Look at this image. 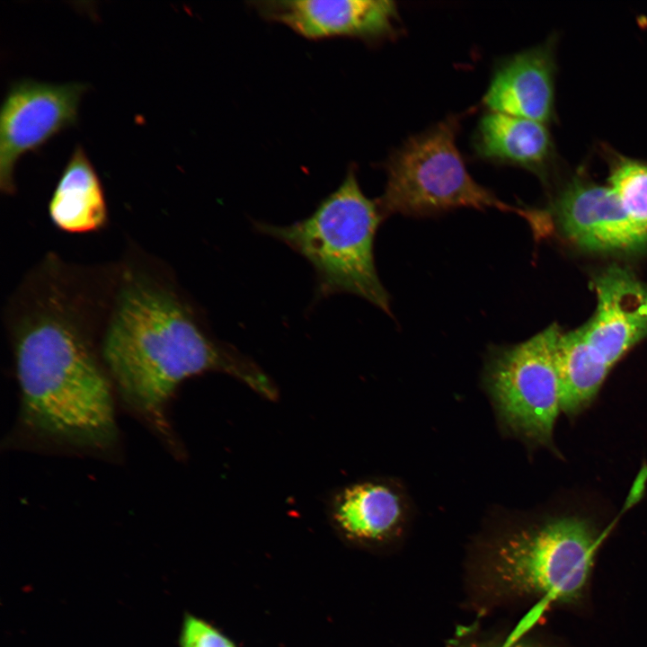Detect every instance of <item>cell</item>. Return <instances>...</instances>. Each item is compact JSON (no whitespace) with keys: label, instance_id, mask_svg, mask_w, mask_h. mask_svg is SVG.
<instances>
[{"label":"cell","instance_id":"obj_6","mask_svg":"<svg viewBox=\"0 0 647 647\" xmlns=\"http://www.w3.org/2000/svg\"><path fill=\"white\" fill-rule=\"evenodd\" d=\"M562 331L556 324L528 340L496 349L485 368V383L502 422L516 434L553 446L561 412L556 346Z\"/></svg>","mask_w":647,"mask_h":647},{"label":"cell","instance_id":"obj_17","mask_svg":"<svg viewBox=\"0 0 647 647\" xmlns=\"http://www.w3.org/2000/svg\"><path fill=\"white\" fill-rule=\"evenodd\" d=\"M180 647H237L221 630L203 618L187 615L182 622Z\"/></svg>","mask_w":647,"mask_h":647},{"label":"cell","instance_id":"obj_12","mask_svg":"<svg viewBox=\"0 0 647 647\" xmlns=\"http://www.w3.org/2000/svg\"><path fill=\"white\" fill-rule=\"evenodd\" d=\"M473 146L479 158L526 169L544 182L557 160L546 124L490 111L477 124Z\"/></svg>","mask_w":647,"mask_h":647},{"label":"cell","instance_id":"obj_15","mask_svg":"<svg viewBox=\"0 0 647 647\" xmlns=\"http://www.w3.org/2000/svg\"><path fill=\"white\" fill-rule=\"evenodd\" d=\"M555 363L561 412L576 415L595 399L610 368L595 355L581 328L562 333L556 346Z\"/></svg>","mask_w":647,"mask_h":647},{"label":"cell","instance_id":"obj_9","mask_svg":"<svg viewBox=\"0 0 647 647\" xmlns=\"http://www.w3.org/2000/svg\"><path fill=\"white\" fill-rule=\"evenodd\" d=\"M266 19L307 39L395 36L399 13L390 0H285L254 3Z\"/></svg>","mask_w":647,"mask_h":647},{"label":"cell","instance_id":"obj_16","mask_svg":"<svg viewBox=\"0 0 647 647\" xmlns=\"http://www.w3.org/2000/svg\"><path fill=\"white\" fill-rule=\"evenodd\" d=\"M608 185L635 224L647 234V161L604 149Z\"/></svg>","mask_w":647,"mask_h":647},{"label":"cell","instance_id":"obj_5","mask_svg":"<svg viewBox=\"0 0 647 647\" xmlns=\"http://www.w3.org/2000/svg\"><path fill=\"white\" fill-rule=\"evenodd\" d=\"M602 538L587 519L552 518L506 538L493 568L511 589L574 602L588 583Z\"/></svg>","mask_w":647,"mask_h":647},{"label":"cell","instance_id":"obj_11","mask_svg":"<svg viewBox=\"0 0 647 647\" xmlns=\"http://www.w3.org/2000/svg\"><path fill=\"white\" fill-rule=\"evenodd\" d=\"M555 38L504 58L495 68L483 103L488 111L552 122L556 74Z\"/></svg>","mask_w":647,"mask_h":647},{"label":"cell","instance_id":"obj_7","mask_svg":"<svg viewBox=\"0 0 647 647\" xmlns=\"http://www.w3.org/2000/svg\"><path fill=\"white\" fill-rule=\"evenodd\" d=\"M84 83L62 84L25 78L13 82L0 111V189L15 192L14 168L25 153L35 151L78 120Z\"/></svg>","mask_w":647,"mask_h":647},{"label":"cell","instance_id":"obj_10","mask_svg":"<svg viewBox=\"0 0 647 647\" xmlns=\"http://www.w3.org/2000/svg\"><path fill=\"white\" fill-rule=\"evenodd\" d=\"M593 284L597 308L581 330L595 355L611 368L647 336V285L619 266L604 270Z\"/></svg>","mask_w":647,"mask_h":647},{"label":"cell","instance_id":"obj_13","mask_svg":"<svg viewBox=\"0 0 647 647\" xmlns=\"http://www.w3.org/2000/svg\"><path fill=\"white\" fill-rule=\"evenodd\" d=\"M327 510L332 524L345 538L373 542L393 533L402 521L403 505L389 485L365 481L336 491Z\"/></svg>","mask_w":647,"mask_h":647},{"label":"cell","instance_id":"obj_3","mask_svg":"<svg viewBox=\"0 0 647 647\" xmlns=\"http://www.w3.org/2000/svg\"><path fill=\"white\" fill-rule=\"evenodd\" d=\"M384 218L362 191L353 167L306 218L288 226L254 222L255 230L288 245L315 274L317 299L356 295L391 315L390 297L375 263L377 230Z\"/></svg>","mask_w":647,"mask_h":647},{"label":"cell","instance_id":"obj_2","mask_svg":"<svg viewBox=\"0 0 647 647\" xmlns=\"http://www.w3.org/2000/svg\"><path fill=\"white\" fill-rule=\"evenodd\" d=\"M101 354L123 403L167 442L168 404L188 378L217 372L268 400L279 396L253 359L214 335L173 275L142 256L129 258L117 270Z\"/></svg>","mask_w":647,"mask_h":647},{"label":"cell","instance_id":"obj_18","mask_svg":"<svg viewBox=\"0 0 647 647\" xmlns=\"http://www.w3.org/2000/svg\"><path fill=\"white\" fill-rule=\"evenodd\" d=\"M511 647H533V646L527 644V643H518V644L513 645Z\"/></svg>","mask_w":647,"mask_h":647},{"label":"cell","instance_id":"obj_4","mask_svg":"<svg viewBox=\"0 0 647 647\" xmlns=\"http://www.w3.org/2000/svg\"><path fill=\"white\" fill-rule=\"evenodd\" d=\"M460 115L409 137L387 159L386 184L377 199L384 217H427L460 208L513 212L531 225L536 210L503 202L468 173L456 138Z\"/></svg>","mask_w":647,"mask_h":647},{"label":"cell","instance_id":"obj_1","mask_svg":"<svg viewBox=\"0 0 647 647\" xmlns=\"http://www.w3.org/2000/svg\"><path fill=\"white\" fill-rule=\"evenodd\" d=\"M110 299L99 273L52 254L22 281L7 313L20 390L9 446L114 452V387L101 354Z\"/></svg>","mask_w":647,"mask_h":647},{"label":"cell","instance_id":"obj_8","mask_svg":"<svg viewBox=\"0 0 647 647\" xmlns=\"http://www.w3.org/2000/svg\"><path fill=\"white\" fill-rule=\"evenodd\" d=\"M562 233L579 247L597 253L638 252L647 234L631 218L611 187L579 169L551 204Z\"/></svg>","mask_w":647,"mask_h":647},{"label":"cell","instance_id":"obj_14","mask_svg":"<svg viewBox=\"0 0 647 647\" xmlns=\"http://www.w3.org/2000/svg\"><path fill=\"white\" fill-rule=\"evenodd\" d=\"M48 210L51 223L69 234L97 232L108 224L102 182L80 145L75 146L62 171Z\"/></svg>","mask_w":647,"mask_h":647}]
</instances>
